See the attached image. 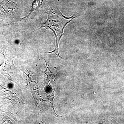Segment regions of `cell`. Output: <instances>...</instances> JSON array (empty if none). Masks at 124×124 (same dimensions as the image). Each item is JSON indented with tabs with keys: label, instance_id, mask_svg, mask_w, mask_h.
<instances>
[{
	"label": "cell",
	"instance_id": "2",
	"mask_svg": "<svg viewBox=\"0 0 124 124\" xmlns=\"http://www.w3.org/2000/svg\"><path fill=\"white\" fill-rule=\"evenodd\" d=\"M44 0H35L33 2L32 4V7L30 13L28 14V15L26 17H25V18H23V19L25 18H27L29 16H30L32 12L35 10H36L37 9L40 7L41 6V5L43 4L44 2Z\"/></svg>",
	"mask_w": 124,
	"mask_h": 124
},
{
	"label": "cell",
	"instance_id": "1",
	"mask_svg": "<svg viewBox=\"0 0 124 124\" xmlns=\"http://www.w3.org/2000/svg\"><path fill=\"white\" fill-rule=\"evenodd\" d=\"M48 15V19L45 23H41L42 27H45L47 29L49 28L53 32L56 38V44L55 48L53 51L46 54L54 53L58 56L63 59L59 54L58 45L60 40L62 36L63 35V31L64 27L68 23L76 17L74 15L70 18H66L63 16L60 13L58 9L57 8L50 9L46 11Z\"/></svg>",
	"mask_w": 124,
	"mask_h": 124
}]
</instances>
